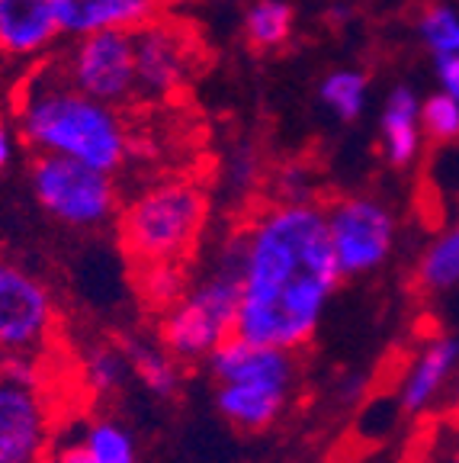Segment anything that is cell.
Wrapping results in <instances>:
<instances>
[{
    "label": "cell",
    "instance_id": "obj_1",
    "mask_svg": "<svg viewBox=\"0 0 459 463\" xmlns=\"http://www.w3.org/2000/svg\"><path fill=\"white\" fill-rule=\"evenodd\" d=\"M238 235L241 303L235 335L302 351L318 335L328 303L344 280L324 206L315 200H273Z\"/></svg>",
    "mask_w": 459,
    "mask_h": 463
},
{
    "label": "cell",
    "instance_id": "obj_2",
    "mask_svg": "<svg viewBox=\"0 0 459 463\" xmlns=\"http://www.w3.org/2000/svg\"><path fill=\"white\" fill-rule=\"evenodd\" d=\"M23 142L36 155H65L116 174L132 152V136L119 107L84 94L61 65L45 61L29 74L16 100Z\"/></svg>",
    "mask_w": 459,
    "mask_h": 463
},
{
    "label": "cell",
    "instance_id": "obj_3",
    "mask_svg": "<svg viewBox=\"0 0 459 463\" xmlns=\"http://www.w3.org/2000/svg\"><path fill=\"white\" fill-rule=\"evenodd\" d=\"M299 351L231 335L209 354L216 409L238 431H267L286 415L299 383Z\"/></svg>",
    "mask_w": 459,
    "mask_h": 463
},
{
    "label": "cell",
    "instance_id": "obj_4",
    "mask_svg": "<svg viewBox=\"0 0 459 463\" xmlns=\"http://www.w3.org/2000/svg\"><path fill=\"white\" fill-rule=\"evenodd\" d=\"M241 303V235L222 241L206 274L187 283L180 299L161 312L158 341L180 364H206L219 345L238 332Z\"/></svg>",
    "mask_w": 459,
    "mask_h": 463
},
{
    "label": "cell",
    "instance_id": "obj_5",
    "mask_svg": "<svg viewBox=\"0 0 459 463\" xmlns=\"http://www.w3.org/2000/svg\"><path fill=\"white\" fill-rule=\"evenodd\" d=\"M209 219L206 190L187 177H171L145 187L119 216L122 248L142 264L187 260L200 245Z\"/></svg>",
    "mask_w": 459,
    "mask_h": 463
},
{
    "label": "cell",
    "instance_id": "obj_6",
    "mask_svg": "<svg viewBox=\"0 0 459 463\" xmlns=\"http://www.w3.org/2000/svg\"><path fill=\"white\" fill-rule=\"evenodd\" d=\"M29 184L52 219L68 229H100L119 210V190L109 171L65 155H36Z\"/></svg>",
    "mask_w": 459,
    "mask_h": 463
},
{
    "label": "cell",
    "instance_id": "obj_7",
    "mask_svg": "<svg viewBox=\"0 0 459 463\" xmlns=\"http://www.w3.org/2000/svg\"><path fill=\"white\" fill-rule=\"evenodd\" d=\"M331 248L344 277H370L389 264L398 241V222L386 203L370 194L338 196L324 206Z\"/></svg>",
    "mask_w": 459,
    "mask_h": 463
},
{
    "label": "cell",
    "instance_id": "obj_8",
    "mask_svg": "<svg viewBox=\"0 0 459 463\" xmlns=\"http://www.w3.org/2000/svg\"><path fill=\"white\" fill-rule=\"evenodd\" d=\"M78 90L122 107L138 97V74H136V29H100L74 36L71 49L58 58Z\"/></svg>",
    "mask_w": 459,
    "mask_h": 463
},
{
    "label": "cell",
    "instance_id": "obj_9",
    "mask_svg": "<svg viewBox=\"0 0 459 463\" xmlns=\"http://www.w3.org/2000/svg\"><path fill=\"white\" fill-rule=\"evenodd\" d=\"M58 326L52 287L39 274L0 258V345L10 354H42Z\"/></svg>",
    "mask_w": 459,
    "mask_h": 463
},
{
    "label": "cell",
    "instance_id": "obj_10",
    "mask_svg": "<svg viewBox=\"0 0 459 463\" xmlns=\"http://www.w3.org/2000/svg\"><path fill=\"white\" fill-rule=\"evenodd\" d=\"M52 454V412L42 386L0 373V463H45Z\"/></svg>",
    "mask_w": 459,
    "mask_h": 463
},
{
    "label": "cell",
    "instance_id": "obj_11",
    "mask_svg": "<svg viewBox=\"0 0 459 463\" xmlns=\"http://www.w3.org/2000/svg\"><path fill=\"white\" fill-rule=\"evenodd\" d=\"M193 45L187 29L177 23L155 16L136 29V74L138 97L145 100H164L187 84L193 68Z\"/></svg>",
    "mask_w": 459,
    "mask_h": 463
},
{
    "label": "cell",
    "instance_id": "obj_12",
    "mask_svg": "<svg viewBox=\"0 0 459 463\" xmlns=\"http://www.w3.org/2000/svg\"><path fill=\"white\" fill-rule=\"evenodd\" d=\"M459 373V338L453 335H434L427 338L405 367L398 380V409L405 415H431L450 392Z\"/></svg>",
    "mask_w": 459,
    "mask_h": 463
},
{
    "label": "cell",
    "instance_id": "obj_13",
    "mask_svg": "<svg viewBox=\"0 0 459 463\" xmlns=\"http://www.w3.org/2000/svg\"><path fill=\"white\" fill-rule=\"evenodd\" d=\"M58 36L55 0H0V55L36 58Z\"/></svg>",
    "mask_w": 459,
    "mask_h": 463
},
{
    "label": "cell",
    "instance_id": "obj_14",
    "mask_svg": "<svg viewBox=\"0 0 459 463\" xmlns=\"http://www.w3.org/2000/svg\"><path fill=\"white\" fill-rule=\"evenodd\" d=\"M171 0H55L61 36H87L100 29H138L161 16Z\"/></svg>",
    "mask_w": 459,
    "mask_h": 463
},
{
    "label": "cell",
    "instance_id": "obj_15",
    "mask_svg": "<svg viewBox=\"0 0 459 463\" xmlns=\"http://www.w3.org/2000/svg\"><path fill=\"white\" fill-rule=\"evenodd\" d=\"M424 129H421V97L411 87L398 84L389 90L379 113V148L386 165L411 167L421 155Z\"/></svg>",
    "mask_w": 459,
    "mask_h": 463
},
{
    "label": "cell",
    "instance_id": "obj_16",
    "mask_svg": "<svg viewBox=\"0 0 459 463\" xmlns=\"http://www.w3.org/2000/svg\"><path fill=\"white\" fill-rule=\"evenodd\" d=\"M126 357H129L132 376L142 380L148 392L158 399H171L180 386V361L167 351L161 341H126Z\"/></svg>",
    "mask_w": 459,
    "mask_h": 463
},
{
    "label": "cell",
    "instance_id": "obj_17",
    "mask_svg": "<svg viewBox=\"0 0 459 463\" xmlns=\"http://www.w3.org/2000/svg\"><path fill=\"white\" fill-rule=\"evenodd\" d=\"M295 29V14L289 0H254L251 7L244 10L241 33L248 45L258 52L283 49L289 43Z\"/></svg>",
    "mask_w": 459,
    "mask_h": 463
},
{
    "label": "cell",
    "instance_id": "obj_18",
    "mask_svg": "<svg viewBox=\"0 0 459 463\" xmlns=\"http://www.w3.org/2000/svg\"><path fill=\"white\" fill-rule=\"evenodd\" d=\"M417 287L427 293H446L459 287V216L424 248L417 260Z\"/></svg>",
    "mask_w": 459,
    "mask_h": 463
},
{
    "label": "cell",
    "instance_id": "obj_19",
    "mask_svg": "<svg viewBox=\"0 0 459 463\" xmlns=\"http://www.w3.org/2000/svg\"><path fill=\"white\" fill-rule=\"evenodd\" d=\"M402 463H459V425L446 412L421 415Z\"/></svg>",
    "mask_w": 459,
    "mask_h": 463
},
{
    "label": "cell",
    "instance_id": "obj_20",
    "mask_svg": "<svg viewBox=\"0 0 459 463\" xmlns=\"http://www.w3.org/2000/svg\"><path fill=\"white\" fill-rule=\"evenodd\" d=\"M132 367L129 357H126V347L122 345H100L87 347L84 357H80V376H84L87 390L94 396H113L119 392V386L129 380Z\"/></svg>",
    "mask_w": 459,
    "mask_h": 463
},
{
    "label": "cell",
    "instance_id": "obj_21",
    "mask_svg": "<svg viewBox=\"0 0 459 463\" xmlns=\"http://www.w3.org/2000/svg\"><path fill=\"white\" fill-rule=\"evenodd\" d=\"M318 97L341 123H353L363 116L366 100H370V78L357 68H338V71L324 74Z\"/></svg>",
    "mask_w": 459,
    "mask_h": 463
},
{
    "label": "cell",
    "instance_id": "obj_22",
    "mask_svg": "<svg viewBox=\"0 0 459 463\" xmlns=\"http://www.w3.org/2000/svg\"><path fill=\"white\" fill-rule=\"evenodd\" d=\"M136 283L145 306L155 312H164L187 289L190 277L187 268H183V260H158V264H142L136 274Z\"/></svg>",
    "mask_w": 459,
    "mask_h": 463
},
{
    "label": "cell",
    "instance_id": "obj_23",
    "mask_svg": "<svg viewBox=\"0 0 459 463\" xmlns=\"http://www.w3.org/2000/svg\"><path fill=\"white\" fill-rule=\"evenodd\" d=\"M80 448L90 463H138V448L129 428H122L113 419H97L87 425Z\"/></svg>",
    "mask_w": 459,
    "mask_h": 463
},
{
    "label": "cell",
    "instance_id": "obj_24",
    "mask_svg": "<svg viewBox=\"0 0 459 463\" xmlns=\"http://www.w3.org/2000/svg\"><path fill=\"white\" fill-rule=\"evenodd\" d=\"M417 36L434 55H459V14L446 4H427L417 14Z\"/></svg>",
    "mask_w": 459,
    "mask_h": 463
},
{
    "label": "cell",
    "instance_id": "obj_25",
    "mask_svg": "<svg viewBox=\"0 0 459 463\" xmlns=\"http://www.w3.org/2000/svg\"><path fill=\"white\" fill-rule=\"evenodd\" d=\"M421 129L424 138L444 145L459 138V100L444 90L431 94L427 100H421Z\"/></svg>",
    "mask_w": 459,
    "mask_h": 463
},
{
    "label": "cell",
    "instance_id": "obj_26",
    "mask_svg": "<svg viewBox=\"0 0 459 463\" xmlns=\"http://www.w3.org/2000/svg\"><path fill=\"white\" fill-rule=\"evenodd\" d=\"M260 177V155L251 145H241L235 155H231V181L235 187H254Z\"/></svg>",
    "mask_w": 459,
    "mask_h": 463
},
{
    "label": "cell",
    "instance_id": "obj_27",
    "mask_svg": "<svg viewBox=\"0 0 459 463\" xmlns=\"http://www.w3.org/2000/svg\"><path fill=\"white\" fill-rule=\"evenodd\" d=\"M434 74L440 80V90L459 100V55H434Z\"/></svg>",
    "mask_w": 459,
    "mask_h": 463
},
{
    "label": "cell",
    "instance_id": "obj_28",
    "mask_svg": "<svg viewBox=\"0 0 459 463\" xmlns=\"http://www.w3.org/2000/svg\"><path fill=\"white\" fill-rule=\"evenodd\" d=\"M45 463H90V457L84 454L80 444H61V448L52 450Z\"/></svg>",
    "mask_w": 459,
    "mask_h": 463
},
{
    "label": "cell",
    "instance_id": "obj_29",
    "mask_svg": "<svg viewBox=\"0 0 459 463\" xmlns=\"http://www.w3.org/2000/svg\"><path fill=\"white\" fill-rule=\"evenodd\" d=\"M14 158V132H10L7 119H0V171Z\"/></svg>",
    "mask_w": 459,
    "mask_h": 463
},
{
    "label": "cell",
    "instance_id": "obj_30",
    "mask_svg": "<svg viewBox=\"0 0 459 463\" xmlns=\"http://www.w3.org/2000/svg\"><path fill=\"white\" fill-rule=\"evenodd\" d=\"M444 412L450 415V419L459 425V373H456V380H453L450 392H446V405H444Z\"/></svg>",
    "mask_w": 459,
    "mask_h": 463
},
{
    "label": "cell",
    "instance_id": "obj_31",
    "mask_svg": "<svg viewBox=\"0 0 459 463\" xmlns=\"http://www.w3.org/2000/svg\"><path fill=\"white\" fill-rule=\"evenodd\" d=\"M341 396L347 399V402H353V399H360L363 396V376H351V380H344V383H341Z\"/></svg>",
    "mask_w": 459,
    "mask_h": 463
},
{
    "label": "cell",
    "instance_id": "obj_32",
    "mask_svg": "<svg viewBox=\"0 0 459 463\" xmlns=\"http://www.w3.org/2000/svg\"><path fill=\"white\" fill-rule=\"evenodd\" d=\"M7 354H10V351H7L4 345H0V373H4V364H7Z\"/></svg>",
    "mask_w": 459,
    "mask_h": 463
}]
</instances>
